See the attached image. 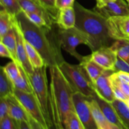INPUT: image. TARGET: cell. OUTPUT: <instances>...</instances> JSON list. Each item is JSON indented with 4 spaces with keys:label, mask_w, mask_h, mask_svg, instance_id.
<instances>
[{
    "label": "cell",
    "mask_w": 129,
    "mask_h": 129,
    "mask_svg": "<svg viewBox=\"0 0 129 129\" xmlns=\"http://www.w3.org/2000/svg\"><path fill=\"white\" fill-rule=\"evenodd\" d=\"M15 19L24 39L38 50L48 68L60 66L65 61L62 55L59 27L57 23L52 27H39L31 22L23 11Z\"/></svg>",
    "instance_id": "cell-1"
},
{
    "label": "cell",
    "mask_w": 129,
    "mask_h": 129,
    "mask_svg": "<svg viewBox=\"0 0 129 129\" xmlns=\"http://www.w3.org/2000/svg\"><path fill=\"white\" fill-rule=\"evenodd\" d=\"M49 97L52 121L53 124L59 128H64L69 113L75 112L73 100L75 92L59 66L49 68Z\"/></svg>",
    "instance_id": "cell-2"
},
{
    "label": "cell",
    "mask_w": 129,
    "mask_h": 129,
    "mask_svg": "<svg viewBox=\"0 0 129 129\" xmlns=\"http://www.w3.org/2000/svg\"><path fill=\"white\" fill-rule=\"evenodd\" d=\"M75 27L83 33L88 40V47L94 52L105 47H110L115 40L108 34L105 18L96 11L88 10L76 1Z\"/></svg>",
    "instance_id": "cell-3"
},
{
    "label": "cell",
    "mask_w": 129,
    "mask_h": 129,
    "mask_svg": "<svg viewBox=\"0 0 129 129\" xmlns=\"http://www.w3.org/2000/svg\"><path fill=\"white\" fill-rule=\"evenodd\" d=\"M46 65L40 68L34 69L31 74H27L30 79L34 93L39 103L47 125L49 127L53 125L50 113V97L48 80L47 76Z\"/></svg>",
    "instance_id": "cell-4"
},
{
    "label": "cell",
    "mask_w": 129,
    "mask_h": 129,
    "mask_svg": "<svg viewBox=\"0 0 129 129\" xmlns=\"http://www.w3.org/2000/svg\"><path fill=\"white\" fill-rule=\"evenodd\" d=\"M59 66L74 92H79L87 97L95 94L93 83L82 64H71L64 61Z\"/></svg>",
    "instance_id": "cell-5"
},
{
    "label": "cell",
    "mask_w": 129,
    "mask_h": 129,
    "mask_svg": "<svg viewBox=\"0 0 129 129\" xmlns=\"http://www.w3.org/2000/svg\"><path fill=\"white\" fill-rule=\"evenodd\" d=\"M59 37L62 49L75 57L79 62H82L84 56L76 51V47L80 44L88 46V40L86 36L77 28L64 30L59 28Z\"/></svg>",
    "instance_id": "cell-6"
},
{
    "label": "cell",
    "mask_w": 129,
    "mask_h": 129,
    "mask_svg": "<svg viewBox=\"0 0 129 129\" xmlns=\"http://www.w3.org/2000/svg\"><path fill=\"white\" fill-rule=\"evenodd\" d=\"M14 95L22 105L30 117L34 118L45 129H49L47 123L34 93H28L15 89Z\"/></svg>",
    "instance_id": "cell-7"
},
{
    "label": "cell",
    "mask_w": 129,
    "mask_h": 129,
    "mask_svg": "<svg viewBox=\"0 0 129 129\" xmlns=\"http://www.w3.org/2000/svg\"><path fill=\"white\" fill-rule=\"evenodd\" d=\"M89 98L79 92H75L73 97L74 110L85 129H98L91 111Z\"/></svg>",
    "instance_id": "cell-8"
},
{
    "label": "cell",
    "mask_w": 129,
    "mask_h": 129,
    "mask_svg": "<svg viewBox=\"0 0 129 129\" xmlns=\"http://www.w3.org/2000/svg\"><path fill=\"white\" fill-rule=\"evenodd\" d=\"M107 25L109 35L113 40L129 39V16L109 18Z\"/></svg>",
    "instance_id": "cell-9"
},
{
    "label": "cell",
    "mask_w": 129,
    "mask_h": 129,
    "mask_svg": "<svg viewBox=\"0 0 129 129\" xmlns=\"http://www.w3.org/2000/svg\"><path fill=\"white\" fill-rule=\"evenodd\" d=\"M113 73H114L113 71L105 69L95 83H93V88L96 94L100 98L109 103H112L116 100L110 80V76Z\"/></svg>",
    "instance_id": "cell-10"
},
{
    "label": "cell",
    "mask_w": 129,
    "mask_h": 129,
    "mask_svg": "<svg viewBox=\"0 0 129 129\" xmlns=\"http://www.w3.org/2000/svg\"><path fill=\"white\" fill-rule=\"evenodd\" d=\"M14 28L16 32V41H17V47H16V55L19 64L23 68L26 74L30 75L34 71V68L30 63L28 57L27 52L25 44V39L23 37L21 30L18 25L15 17L14 21Z\"/></svg>",
    "instance_id": "cell-11"
},
{
    "label": "cell",
    "mask_w": 129,
    "mask_h": 129,
    "mask_svg": "<svg viewBox=\"0 0 129 129\" xmlns=\"http://www.w3.org/2000/svg\"><path fill=\"white\" fill-rule=\"evenodd\" d=\"M90 57L94 62L100 66L104 69L113 71L118 58L117 54L111 49L110 47H102L92 52Z\"/></svg>",
    "instance_id": "cell-12"
},
{
    "label": "cell",
    "mask_w": 129,
    "mask_h": 129,
    "mask_svg": "<svg viewBox=\"0 0 129 129\" xmlns=\"http://www.w3.org/2000/svg\"><path fill=\"white\" fill-rule=\"evenodd\" d=\"M93 10L106 19L113 16H129V5L124 0H115L103 7L95 6Z\"/></svg>",
    "instance_id": "cell-13"
},
{
    "label": "cell",
    "mask_w": 129,
    "mask_h": 129,
    "mask_svg": "<svg viewBox=\"0 0 129 129\" xmlns=\"http://www.w3.org/2000/svg\"><path fill=\"white\" fill-rule=\"evenodd\" d=\"M22 11L37 13L42 16L50 26L56 23V20L39 0H18Z\"/></svg>",
    "instance_id": "cell-14"
},
{
    "label": "cell",
    "mask_w": 129,
    "mask_h": 129,
    "mask_svg": "<svg viewBox=\"0 0 129 129\" xmlns=\"http://www.w3.org/2000/svg\"><path fill=\"white\" fill-rule=\"evenodd\" d=\"M5 98L8 103L9 116L16 122L24 120L29 122L30 116L14 94Z\"/></svg>",
    "instance_id": "cell-15"
},
{
    "label": "cell",
    "mask_w": 129,
    "mask_h": 129,
    "mask_svg": "<svg viewBox=\"0 0 129 129\" xmlns=\"http://www.w3.org/2000/svg\"><path fill=\"white\" fill-rule=\"evenodd\" d=\"M56 23L60 28L64 30L75 27L76 13L74 6L59 10Z\"/></svg>",
    "instance_id": "cell-16"
},
{
    "label": "cell",
    "mask_w": 129,
    "mask_h": 129,
    "mask_svg": "<svg viewBox=\"0 0 129 129\" xmlns=\"http://www.w3.org/2000/svg\"><path fill=\"white\" fill-rule=\"evenodd\" d=\"M94 99L96 100L97 103H98V105L100 106L101 108V110L103 112V115H105V118H107V120L111 123L116 125L118 126L120 128H123V125L121 122L119 117H118V114L117 112L115 110L114 107L112 105V103H109L108 102H106L104 100L100 98L96 94H94L93 96Z\"/></svg>",
    "instance_id": "cell-17"
},
{
    "label": "cell",
    "mask_w": 129,
    "mask_h": 129,
    "mask_svg": "<svg viewBox=\"0 0 129 129\" xmlns=\"http://www.w3.org/2000/svg\"><path fill=\"white\" fill-rule=\"evenodd\" d=\"M89 104L93 118L95 121L98 128L107 129L110 122L105 118L103 112L101 110L100 107L98 105V103L93 96L89 98Z\"/></svg>",
    "instance_id": "cell-18"
},
{
    "label": "cell",
    "mask_w": 129,
    "mask_h": 129,
    "mask_svg": "<svg viewBox=\"0 0 129 129\" xmlns=\"http://www.w3.org/2000/svg\"><path fill=\"white\" fill-rule=\"evenodd\" d=\"M79 63L82 64L84 69H86L93 83H95L96 81L103 74V73L105 70L98 64L94 62L91 59L90 55L84 56L83 61Z\"/></svg>",
    "instance_id": "cell-19"
},
{
    "label": "cell",
    "mask_w": 129,
    "mask_h": 129,
    "mask_svg": "<svg viewBox=\"0 0 129 129\" xmlns=\"http://www.w3.org/2000/svg\"><path fill=\"white\" fill-rule=\"evenodd\" d=\"M1 42L3 43L6 47L8 49L12 55L13 60L17 64H19L18 60L16 55V47H17V41H16V32H15V28H11L9 30L8 32L4 35L3 37L0 38Z\"/></svg>",
    "instance_id": "cell-20"
},
{
    "label": "cell",
    "mask_w": 129,
    "mask_h": 129,
    "mask_svg": "<svg viewBox=\"0 0 129 129\" xmlns=\"http://www.w3.org/2000/svg\"><path fill=\"white\" fill-rule=\"evenodd\" d=\"M13 82L11 80L3 67H1L0 69V98H6L11 94H14L15 91Z\"/></svg>",
    "instance_id": "cell-21"
},
{
    "label": "cell",
    "mask_w": 129,
    "mask_h": 129,
    "mask_svg": "<svg viewBox=\"0 0 129 129\" xmlns=\"http://www.w3.org/2000/svg\"><path fill=\"white\" fill-rule=\"evenodd\" d=\"M19 69H20V74L18 78L13 81L15 88L21 91L26 92L28 93H34L31 83L28 76L23 68L21 66L20 64H18Z\"/></svg>",
    "instance_id": "cell-22"
},
{
    "label": "cell",
    "mask_w": 129,
    "mask_h": 129,
    "mask_svg": "<svg viewBox=\"0 0 129 129\" xmlns=\"http://www.w3.org/2000/svg\"><path fill=\"white\" fill-rule=\"evenodd\" d=\"M110 47L118 57L129 64V39L115 40Z\"/></svg>",
    "instance_id": "cell-23"
},
{
    "label": "cell",
    "mask_w": 129,
    "mask_h": 129,
    "mask_svg": "<svg viewBox=\"0 0 129 129\" xmlns=\"http://www.w3.org/2000/svg\"><path fill=\"white\" fill-rule=\"evenodd\" d=\"M112 103L123 127L129 129V107L123 101L115 100Z\"/></svg>",
    "instance_id": "cell-24"
},
{
    "label": "cell",
    "mask_w": 129,
    "mask_h": 129,
    "mask_svg": "<svg viewBox=\"0 0 129 129\" xmlns=\"http://www.w3.org/2000/svg\"><path fill=\"white\" fill-rule=\"evenodd\" d=\"M25 44L29 60L34 69L42 68L44 66H45V64L44 59L41 56L40 53L38 52V50L35 49V48L30 43L28 42L25 39Z\"/></svg>",
    "instance_id": "cell-25"
},
{
    "label": "cell",
    "mask_w": 129,
    "mask_h": 129,
    "mask_svg": "<svg viewBox=\"0 0 129 129\" xmlns=\"http://www.w3.org/2000/svg\"><path fill=\"white\" fill-rule=\"evenodd\" d=\"M14 21L15 17L1 8L0 11V38L3 37L9 30L13 28Z\"/></svg>",
    "instance_id": "cell-26"
},
{
    "label": "cell",
    "mask_w": 129,
    "mask_h": 129,
    "mask_svg": "<svg viewBox=\"0 0 129 129\" xmlns=\"http://www.w3.org/2000/svg\"><path fill=\"white\" fill-rule=\"evenodd\" d=\"M1 8L5 9L12 16H15L22 11L18 0H0Z\"/></svg>",
    "instance_id": "cell-27"
},
{
    "label": "cell",
    "mask_w": 129,
    "mask_h": 129,
    "mask_svg": "<svg viewBox=\"0 0 129 129\" xmlns=\"http://www.w3.org/2000/svg\"><path fill=\"white\" fill-rule=\"evenodd\" d=\"M64 128L65 129H85L83 123L78 117L76 112L69 113L66 121Z\"/></svg>",
    "instance_id": "cell-28"
},
{
    "label": "cell",
    "mask_w": 129,
    "mask_h": 129,
    "mask_svg": "<svg viewBox=\"0 0 129 129\" xmlns=\"http://www.w3.org/2000/svg\"><path fill=\"white\" fill-rule=\"evenodd\" d=\"M3 67V69L9 78L13 82L18 78L20 74V69L18 64L12 60Z\"/></svg>",
    "instance_id": "cell-29"
},
{
    "label": "cell",
    "mask_w": 129,
    "mask_h": 129,
    "mask_svg": "<svg viewBox=\"0 0 129 129\" xmlns=\"http://www.w3.org/2000/svg\"><path fill=\"white\" fill-rule=\"evenodd\" d=\"M25 13L31 22L39 27H52V26H49L45 19L38 14L30 12H25Z\"/></svg>",
    "instance_id": "cell-30"
},
{
    "label": "cell",
    "mask_w": 129,
    "mask_h": 129,
    "mask_svg": "<svg viewBox=\"0 0 129 129\" xmlns=\"http://www.w3.org/2000/svg\"><path fill=\"white\" fill-rule=\"evenodd\" d=\"M42 4L47 8V10L51 13L54 16V18L57 20L59 10L55 6V1L56 0H39Z\"/></svg>",
    "instance_id": "cell-31"
},
{
    "label": "cell",
    "mask_w": 129,
    "mask_h": 129,
    "mask_svg": "<svg viewBox=\"0 0 129 129\" xmlns=\"http://www.w3.org/2000/svg\"><path fill=\"white\" fill-rule=\"evenodd\" d=\"M0 129H18L15 120L8 115L0 119Z\"/></svg>",
    "instance_id": "cell-32"
},
{
    "label": "cell",
    "mask_w": 129,
    "mask_h": 129,
    "mask_svg": "<svg viewBox=\"0 0 129 129\" xmlns=\"http://www.w3.org/2000/svg\"><path fill=\"white\" fill-rule=\"evenodd\" d=\"M110 78L118 81L129 84V73H126V72H114L111 74Z\"/></svg>",
    "instance_id": "cell-33"
},
{
    "label": "cell",
    "mask_w": 129,
    "mask_h": 129,
    "mask_svg": "<svg viewBox=\"0 0 129 129\" xmlns=\"http://www.w3.org/2000/svg\"><path fill=\"white\" fill-rule=\"evenodd\" d=\"M114 72L123 71L129 73V64L122 59L121 58H117V60L115 65Z\"/></svg>",
    "instance_id": "cell-34"
},
{
    "label": "cell",
    "mask_w": 129,
    "mask_h": 129,
    "mask_svg": "<svg viewBox=\"0 0 129 129\" xmlns=\"http://www.w3.org/2000/svg\"><path fill=\"white\" fill-rule=\"evenodd\" d=\"M9 106L5 98H0V119L9 115Z\"/></svg>",
    "instance_id": "cell-35"
},
{
    "label": "cell",
    "mask_w": 129,
    "mask_h": 129,
    "mask_svg": "<svg viewBox=\"0 0 129 129\" xmlns=\"http://www.w3.org/2000/svg\"><path fill=\"white\" fill-rule=\"evenodd\" d=\"M112 84V83H111ZM112 89H113V94H114L115 98L116 100H118L123 101V102H125L127 99L129 98V96L127 95V94H125L118 86H117L116 85L112 84Z\"/></svg>",
    "instance_id": "cell-36"
},
{
    "label": "cell",
    "mask_w": 129,
    "mask_h": 129,
    "mask_svg": "<svg viewBox=\"0 0 129 129\" xmlns=\"http://www.w3.org/2000/svg\"><path fill=\"white\" fill-rule=\"evenodd\" d=\"M75 0H56L55 6L58 10L68 7L74 6Z\"/></svg>",
    "instance_id": "cell-37"
},
{
    "label": "cell",
    "mask_w": 129,
    "mask_h": 129,
    "mask_svg": "<svg viewBox=\"0 0 129 129\" xmlns=\"http://www.w3.org/2000/svg\"><path fill=\"white\" fill-rule=\"evenodd\" d=\"M0 55L3 57L9 58V59L13 60L12 55H11L10 50L1 42L0 43Z\"/></svg>",
    "instance_id": "cell-38"
},
{
    "label": "cell",
    "mask_w": 129,
    "mask_h": 129,
    "mask_svg": "<svg viewBox=\"0 0 129 129\" xmlns=\"http://www.w3.org/2000/svg\"><path fill=\"white\" fill-rule=\"evenodd\" d=\"M29 123H30L31 129H45L40 123H38L36 120H35L34 118H31V117H29Z\"/></svg>",
    "instance_id": "cell-39"
},
{
    "label": "cell",
    "mask_w": 129,
    "mask_h": 129,
    "mask_svg": "<svg viewBox=\"0 0 129 129\" xmlns=\"http://www.w3.org/2000/svg\"><path fill=\"white\" fill-rule=\"evenodd\" d=\"M17 127L18 129H31L30 123L26 121H20V122H16Z\"/></svg>",
    "instance_id": "cell-40"
},
{
    "label": "cell",
    "mask_w": 129,
    "mask_h": 129,
    "mask_svg": "<svg viewBox=\"0 0 129 129\" xmlns=\"http://www.w3.org/2000/svg\"><path fill=\"white\" fill-rule=\"evenodd\" d=\"M114 1L115 0H96V6L98 8L103 7V6H105L107 4Z\"/></svg>",
    "instance_id": "cell-41"
},
{
    "label": "cell",
    "mask_w": 129,
    "mask_h": 129,
    "mask_svg": "<svg viewBox=\"0 0 129 129\" xmlns=\"http://www.w3.org/2000/svg\"><path fill=\"white\" fill-rule=\"evenodd\" d=\"M107 129H123V128H120V127H119L118 126L113 124V123H110L109 125H108V126L107 127Z\"/></svg>",
    "instance_id": "cell-42"
},
{
    "label": "cell",
    "mask_w": 129,
    "mask_h": 129,
    "mask_svg": "<svg viewBox=\"0 0 129 129\" xmlns=\"http://www.w3.org/2000/svg\"><path fill=\"white\" fill-rule=\"evenodd\" d=\"M61 128H59V127H57L56 125H55L54 124H53L52 125L50 126V127H49V129H60Z\"/></svg>",
    "instance_id": "cell-43"
},
{
    "label": "cell",
    "mask_w": 129,
    "mask_h": 129,
    "mask_svg": "<svg viewBox=\"0 0 129 129\" xmlns=\"http://www.w3.org/2000/svg\"><path fill=\"white\" fill-rule=\"evenodd\" d=\"M125 102L126 104H127V106H128V107H129V98H128V99H127V100H126Z\"/></svg>",
    "instance_id": "cell-44"
},
{
    "label": "cell",
    "mask_w": 129,
    "mask_h": 129,
    "mask_svg": "<svg viewBox=\"0 0 129 129\" xmlns=\"http://www.w3.org/2000/svg\"><path fill=\"white\" fill-rule=\"evenodd\" d=\"M123 129H127V128H126V127H123V128H122Z\"/></svg>",
    "instance_id": "cell-45"
},
{
    "label": "cell",
    "mask_w": 129,
    "mask_h": 129,
    "mask_svg": "<svg viewBox=\"0 0 129 129\" xmlns=\"http://www.w3.org/2000/svg\"><path fill=\"white\" fill-rule=\"evenodd\" d=\"M126 1H127V3H128V4L129 5V0H126Z\"/></svg>",
    "instance_id": "cell-46"
},
{
    "label": "cell",
    "mask_w": 129,
    "mask_h": 129,
    "mask_svg": "<svg viewBox=\"0 0 129 129\" xmlns=\"http://www.w3.org/2000/svg\"><path fill=\"white\" fill-rule=\"evenodd\" d=\"M60 129H65V128H61Z\"/></svg>",
    "instance_id": "cell-47"
}]
</instances>
